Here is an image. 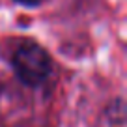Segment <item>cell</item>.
<instances>
[{
    "label": "cell",
    "instance_id": "1",
    "mask_svg": "<svg viewBox=\"0 0 127 127\" xmlns=\"http://www.w3.org/2000/svg\"><path fill=\"white\" fill-rule=\"evenodd\" d=\"M11 65L21 82L34 88L45 84L54 71L49 52L34 41H23L17 45L11 54Z\"/></svg>",
    "mask_w": 127,
    "mask_h": 127
},
{
    "label": "cell",
    "instance_id": "2",
    "mask_svg": "<svg viewBox=\"0 0 127 127\" xmlns=\"http://www.w3.org/2000/svg\"><path fill=\"white\" fill-rule=\"evenodd\" d=\"M15 2H19V4H23V6H28V8H32V6H39L43 0H15Z\"/></svg>",
    "mask_w": 127,
    "mask_h": 127
}]
</instances>
